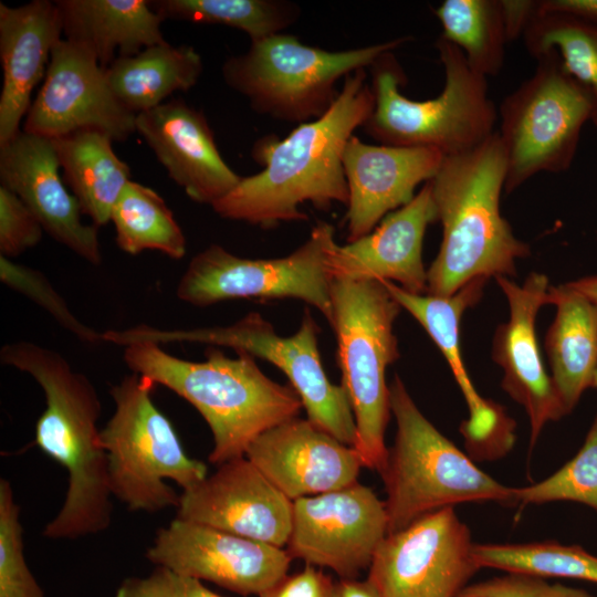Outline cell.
<instances>
[{"label":"cell","instance_id":"cell-1","mask_svg":"<svg viewBox=\"0 0 597 597\" xmlns=\"http://www.w3.org/2000/svg\"><path fill=\"white\" fill-rule=\"evenodd\" d=\"M373 108L366 69L348 74L336 101L322 117L300 124L285 138H260L251 155L264 168L241 177L211 208L223 219L272 228L280 222L307 220L300 210L305 202L320 210L335 202L347 206L343 153Z\"/></svg>","mask_w":597,"mask_h":597},{"label":"cell","instance_id":"cell-2","mask_svg":"<svg viewBox=\"0 0 597 597\" xmlns=\"http://www.w3.org/2000/svg\"><path fill=\"white\" fill-rule=\"evenodd\" d=\"M0 362L29 374L43 389L46 407L35 425V443L69 476L64 502L43 536L76 540L107 530L113 504L94 385L60 353L32 342L3 345Z\"/></svg>","mask_w":597,"mask_h":597},{"label":"cell","instance_id":"cell-3","mask_svg":"<svg viewBox=\"0 0 597 597\" xmlns=\"http://www.w3.org/2000/svg\"><path fill=\"white\" fill-rule=\"evenodd\" d=\"M505 178L498 130L475 148L443 158L429 180L442 241L427 271V294L451 296L474 279L516 274L515 262L530 247L501 214Z\"/></svg>","mask_w":597,"mask_h":597},{"label":"cell","instance_id":"cell-4","mask_svg":"<svg viewBox=\"0 0 597 597\" xmlns=\"http://www.w3.org/2000/svg\"><path fill=\"white\" fill-rule=\"evenodd\" d=\"M205 360H186L155 343L125 347L123 358L135 374L170 389L191 404L209 426L213 448L209 462L245 457L263 432L298 417L303 405L294 388L269 378L244 352L227 356L210 346Z\"/></svg>","mask_w":597,"mask_h":597},{"label":"cell","instance_id":"cell-5","mask_svg":"<svg viewBox=\"0 0 597 597\" xmlns=\"http://www.w3.org/2000/svg\"><path fill=\"white\" fill-rule=\"evenodd\" d=\"M436 49L446 80L434 98L416 101L400 92L406 74L394 51L369 67L374 108L363 126L367 135L383 145L434 148L446 157L475 148L495 132L498 111L486 78L443 36Z\"/></svg>","mask_w":597,"mask_h":597},{"label":"cell","instance_id":"cell-6","mask_svg":"<svg viewBox=\"0 0 597 597\" xmlns=\"http://www.w3.org/2000/svg\"><path fill=\"white\" fill-rule=\"evenodd\" d=\"M395 442L380 475L388 534L439 509L468 502L514 503V488L482 471L420 411L404 381L389 385Z\"/></svg>","mask_w":597,"mask_h":597},{"label":"cell","instance_id":"cell-7","mask_svg":"<svg viewBox=\"0 0 597 597\" xmlns=\"http://www.w3.org/2000/svg\"><path fill=\"white\" fill-rule=\"evenodd\" d=\"M331 298L341 385L356 425L353 448L364 468L380 473L391 415L386 369L399 357L394 324L401 306L379 280H333Z\"/></svg>","mask_w":597,"mask_h":597},{"label":"cell","instance_id":"cell-8","mask_svg":"<svg viewBox=\"0 0 597 597\" xmlns=\"http://www.w3.org/2000/svg\"><path fill=\"white\" fill-rule=\"evenodd\" d=\"M154 386L135 373L112 386L115 410L101 430L112 496L134 512L177 509L180 495L165 480L185 491L208 475L207 465L186 453L174 426L154 404Z\"/></svg>","mask_w":597,"mask_h":597},{"label":"cell","instance_id":"cell-9","mask_svg":"<svg viewBox=\"0 0 597 597\" xmlns=\"http://www.w3.org/2000/svg\"><path fill=\"white\" fill-rule=\"evenodd\" d=\"M401 36L373 45L327 51L303 44L292 34L277 33L251 42L222 65L226 84L244 96L259 114L289 123L322 117L336 101L342 77L370 67L384 53L410 41Z\"/></svg>","mask_w":597,"mask_h":597},{"label":"cell","instance_id":"cell-10","mask_svg":"<svg viewBox=\"0 0 597 597\" xmlns=\"http://www.w3.org/2000/svg\"><path fill=\"white\" fill-rule=\"evenodd\" d=\"M321 328L305 308L300 327L281 336L260 313L251 312L224 326L160 329L146 324L102 333L104 343L128 346L135 343H198L228 347L264 359L279 368L297 392L307 419L341 442L354 447L356 425L342 385L328 379L321 362Z\"/></svg>","mask_w":597,"mask_h":597},{"label":"cell","instance_id":"cell-11","mask_svg":"<svg viewBox=\"0 0 597 597\" xmlns=\"http://www.w3.org/2000/svg\"><path fill=\"white\" fill-rule=\"evenodd\" d=\"M536 61L533 75L505 96L498 113L507 193L536 174L568 170L583 126L594 113L589 94L555 54L546 53Z\"/></svg>","mask_w":597,"mask_h":597},{"label":"cell","instance_id":"cell-12","mask_svg":"<svg viewBox=\"0 0 597 597\" xmlns=\"http://www.w3.org/2000/svg\"><path fill=\"white\" fill-rule=\"evenodd\" d=\"M335 229L321 221L307 240L283 258H240L219 244L198 252L181 275L176 294L198 307L240 298H296L315 307L331 324L333 279L327 261Z\"/></svg>","mask_w":597,"mask_h":597},{"label":"cell","instance_id":"cell-13","mask_svg":"<svg viewBox=\"0 0 597 597\" xmlns=\"http://www.w3.org/2000/svg\"><path fill=\"white\" fill-rule=\"evenodd\" d=\"M474 543L453 506L387 534L367 579L383 597H458L480 569Z\"/></svg>","mask_w":597,"mask_h":597},{"label":"cell","instance_id":"cell-14","mask_svg":"<svg viewBox=\"0 0 597 597\" xmlns=\"http://www.w3.org/2000/svg\"><path fill=\"white\" fill-rule=\"evenodd\" d=\"M388 534L385 502L368 486L344 488L293 501L286 551L292 558L354 579L368 569Z\"/></svg>","mask_w":597,"mask_h":597},{"label":"cell","instance_id":"cell-15","mask_svg":"<svg viewBox=\"0 0 597 597\" xmlns=\"http://www.w3.org/2000/svg\"><path fill=\"white\" fill-rule=\"evenodd\" d=\"M146 558L155 566L259 596L287 575L286 549L175 517L157 531Z\"/></svg>","mask_w":597,"mask_h":597},{"label":"cell","instance_id":"cell-16","mask_svg":"<svg viewBox=\"0 0 597 597\" xmlns=\"http://www.w3.org/2000/svg\"><path fill=\"white\" fill-rule=\"evenodd\" d=\"M135 122L136 115L116 98L96 57L62 39L52 50L43 84L22 130L54 139L94 129L123 142L136 132Z\"/></svg>","mask_w":597,"mask_h":597},{"label":"cell","instance_id":"cell-17","mask_svg":"<svg viewBox=\"0 0 597 597\" xmlns=\"http://www.w3.org/2000/svg\"><path fill=\"white\" fill-rule=\"evenodd\" d=\"M176 517L283 548L291 534L293 501L241 457L182 491Z\"/></svg>","mask_w":597,"mask_h":597},{"label":"cell","instance_id":"cell-18","mask_svg":"<svg viewBox=\"0 0 597 597\" xmlns=\"http://www.w3.org/2000/svg\"><path fill=\"white\" fill-rule=\"evenodd\" d=\"M495 280L509 302L510 316L495 331L492 356L503 369L502 388L527 413L533 447L547 422L567 415L545 370L535 333L538 311L547 304L549 283L537 272L522 285L507 276Z\"/></svg>","mask_w":597,"mask_h":597},{"label":"cell","instance_id":"cell-19","mask_svg":"<svg viewBox=\"0 0 597 597\" xmlns=\"http://www.w3.org/2000/svg\"><path fill=\"white\" fill-rule=\"evenodd\" d=\"M60 172L52 139L21 130L0 146L1 186L25 203L55 241L101 264L98 227L82 222L80 203Z\"/></svg>","mask_w":597,"mask_h":597},{"label":"cell","instance_id":"cell-20","mask_svg":"<svg viewBox=\"0 0 597 597\" xmlns=\"http://www.w3.org/2000/svg\"><path fill=\"white\" fill-rule=\"evenodd\" d=\"M443 154L429 147L370 145L353 135L343 153L348 187L347 241L370 233L439 170Z\"/></svg>","mask_w":597,"mask_h":597},{"label":"cell","instance_id":"cell-21","mask_svg":"<svg viewBox=\"0 0 597 597\" xmlns=\"http://www.w3.org/2000/svg\"><path fill=\"white\" fill-rule=\"evenodd\" d=\"M245 457L292 501L355 483L364 468L353 447L298 417L263 432Z\"/></svg>","mask_w":597,"mask_h":597},{"label":"cell","instance_id":"cell-22","mask_svg":"<svg viewBox=\"0 0 597 597\" xmlns=\"http://www.w3.org/2000/svg\"><path fill=\"white\" fill-rule=\"evenodd\" d=\"M135 126L192 201L212 206L241 180L223 160L203 112L184 100L174 98L137 114Z\"/></svg>","mask_w":597,"mask_h":597},{"label":"cell","instance_id":"cell-23","mask_svg":"<svg viewBox=\"0 0 597 597\" xmlns=\"http://www.w3.org/2000/svg\"><path fill=\"white\" fill-rule=\"evenodd\" d=\"M437 221L430 182L411 201L387 214L368 234L347 244H335L328 254L333 280L390 281L407 292L427 293L422 262L427 227Z\"/></svg>","mask_w":597,"mask_h":597},{"label":"cell","instance_id":"cell-24","mask_svg":"<svg viewBox=\"0 0 597 597\" xmlns=\"http://www.w3.org/2000/svg\"><path fill=\"white\" fill-rule=\"evenodd\" d=\"M488 280L474 279L451 296L415 294L390 281L383 283L401 308L426 329L448 362L470 412L462 430L467 440L480 449H504L513 440V422L502 407L483 399L476 392L464 368L460 349L462 315L480 301Z\"/></svg>","mask_w":597,"mask_h":597},{"label":"cell","instance_id":"cell-25","mask_svg":"<svg viewBox=\"0 0 597 597\" xmlns=\"http://www.w3.org/2000/svg\"><path fill=\"white\" fill-rule=\"evenodd\" d=\"M62 34L55 1L33 0L18 7L0 3V146L22 130L32 92L45 77L52 50Z\"/></svg>","mask_w":597,"mask_h":597},{"label":"cell","instance_id":"cell-26","mask_svg":"<svg viewBox=\"0 0 597 597\" xmlns=\"http://www.w3.org/2000/svg\"><path fill=\"white\" fill-rule=\"evenodd\" d=\"M65 40L92 53L106 69L165 41L164 19L147 0H59Z\"/></svg>","mask_w":597,"mask_h":597},{"label":"cell","instance_id":"cell-27","mask_svg":"<svg viewBox=\"0 0 597 597\" xmlns=\"http://www.w3.org/2000/svg\"><path fill=\"white\" fill-rule=\"evenodd\" d=\"M547 304L556 306L545 336L551 378L569 413L591 386L597 367V306L567 283L549 286Z\"/></svg>","mask_w":597,"mask_h":597},{"label":"cell","instance_id":"cell-28","mask_svg":"<svg viewBox=\"0 0 597 597\" xmlns=\"http://www.w3.org/2000/svg\"><path fill=\"white\" fill-rule=\"evenodd\" d=\"M65 185L82 213L101 227L111 221L115 203L129 179V167L114 151L113 139L94 129L52 139Z\"/></svg>","mask_w":597,"mask_h":597},{"label":"cell","instance_id":"cell-29","mask_svg":"<svg viewBox=\"0 0 597 597\" xmlns=\"http://www.w3.org/2000/svg\"><path fill=\"white\" fill-rule=\"evenodd\" d=\"M202 71V57L195 48L168 42L116 57L105 69L116 98L135 115L161 105L177 91L190 90Z\"/></svg>","mask_w":597,"mask_h":597},{"label":"cell","instance_id":"cell-30","mask_svg":"<svg viewBox=\"0 0 597 597\" xmlns=\"http://www.w3.org/2000/svg\"><path fill=\"white\" fill-rule=\"evenodd\" d=\"M111 221L117 247L132 255L156 250L171 259L187 251L185 234L160 195L130 180L115 203Z\"/></svg>","mask_w":597,"mask_h":597},{"label":"cell","instance_id":"cell-31","mask_svg":"<svg viewBox=\"0 0 597 597\" xmlns=\"http://www.w3.org/2000/svg\"><path fill=\"white\" fill-rule=\"evenodd\" d=\"M446 40L458 46L476 74L495 76L509 42L501 0H446L436 10Z\"/></svg>","mask_w":597,"mask_h":597},{"label":"cell","instance_id":"cell-32","mask_svg":"<svg viewBox=\"0 0 597 597\" xmlns=\"http://www.w3.org/2000/svg\"><path fill=\"white\" fill-rule=\"evenodd\" d=\"M528 53H553L563 69L589 94L597 129V22L562 12H540L524 34Z\"/></svg>","mask_w":597,"mask_h":597},{"label":"cell","instance_id":"cell-33","mask_svg":"<svg viewBox=\"0 0 597 597\" xmlns=\"http://www.w3.org/2000/svg\"><path fill=\"white\" fill-rule=\"evenodd\" d=\"M164 19L199 24H220L245 32L251 42L282 33L301 15L287 0H150Z\"/></svg>","mask_w":597,"mask_h":597},{"label":"cell","instance_id":"cell-34","mask_svg":"<svg viewBox=\"0 0 597 597\" xmlns=\"http://www.w3.org/2000/svg\"><path fill=\"white\" fill-rule=\"evenodd\" d=\"M473 555L480 568L597 583V556L577 545L556 541L474 544Z\"/></svg>","mask_w":597,"mask_h":597},{"label":"cell","instance_id":"cell-35","mask_svg":"<svg viewBox=\"0 0 597 597\" xmlns=\"http://www.w3.org/2000/svg\"><path fill=\"white\" fill-rule=\"evenodd\" d=\"M573 501L597 511V417L577 454L541 482L514 488V503Z\"/></svg>","mask_w":597,"mask_h":597},{"label":"cell","instance_id":"cell-36","mask_svg":"<svg viewBox=\"0 0 597 597\" xmlns=\"http://www.w3.org/2000/svg\"><path fill=\"white\" fill-rule=\"evenodd\" d=\"M20 507L13 489L0 479V597H44L24 557Z\"/></svg>","mask_w":597,"mask_h":597},{"label":"cell","instance_id":"cell-37","mask_svg":"<svg viewBox=\"0 0 597 597\" xmlns=\"http://www.w3.org/2000/svg\"><path fill=\"white\" fill-rule=\"evenodd\" d=\"M0 279L6 285L43 307L61 326L83 343L91 345L104 343L102 333L80 322L40 271L17 264L0 255Z\"/></svg>","mask_w":597,"mask_h":597},{"label":"cell","instance_id":"cell-38","mask_svg":"<svg viewBox=\"0 0 597 597\" xmlns=\"http://www.w3.org/2000/svg\"><path fill=\"white\" fill-rule=\"evenodd\" d=\"M469 584L458 597H595L585 589L549 583L547 578L520 572Z\"/></svg>","mask_w":597,"mask_h":597},{"label":"cell","instance_id":"cell-39","mask_svg":"<svg viewBox=\"0 0 597 597\" xmlns=\"http://www.w3.org/2000/svg\"><path fill=\"white\" fill-rule=\"evenodd\" d=\"M44 229L10 189L0 185V255L11 259L36 245Z\"/></svg>","mask_w":597,"mask_h":597},{"label":"cell","instance_id":"cell-40","mask_svg":"<svg viewBox=\"0 0 597 597\" xmlns=\"http://www.w3.org/2000/svg\"><path fill=\"white\" fill-rule=\"evenodd\" d=\"M115 597H224L201 580L155 566L145 577L130 576L118 586Z\"/></svg>","mask_w":597,"mask_h":597},{"label":"cell","instance_id":"cell-41","mask_svg":"<svg viewBox=\"0 0 597 597\" xmlns=\"http://www.w3.org/2000/svg\"><path fill=\"white\" fill-rule=\"evenodd\" d=\"M335 583L321 569L306 566L293 575H286L258 597H331Z\"/></svg>","mask_w":597,"mask_h":597},{"label":"cell","instance_id":"cell-42","mask_svg":"<svg viewBox=\"0 0 597 597\" xmlns=\"http://www.w3.org/2000/svg\"><path fill=\"white\" fill-rule=\"evenodd\" d=\"M501 8L509 42L523 35L538 14L537 0H501Z\"/></svg>","mask_w":597,"mask_h":597},{"label":"cell","instance_id":"cell-43","mask_svg":"<svg viewBox=\"0 0 597 597\" xmlns=\"http://www.w3.org/2000/svg\"><path fill=\"white\" fill-rule=\"evenodd\" d=\"M540 12H562L597 22V0H540Z\"/></svg>","mask_w":597,"mask_h":597},{"label":"cell","instance_id":"cell-44","mask_svg":"<svg viewBox=\"0 0 597 597\" xmlns=\"http://www.w3.org/2000/svg\"><path fill=\"white\" fill-rule=\"evenodd\" d=\"M331 597H383V595L368 579L354 578L335 583Z\"/></svg>","mask_w":597,"mask_h":597},{"label":"cell","instance_id":"cell-45","mask_svg":"<svg viewBox=\"0 0 597 597\" xmlns=\"http://www.w3.org/2000/svg\"><path fill=\"white\" fill-rule=\"evenodd\" d=\"M567 284L585 295L597 306V276L584 277L577 281L568 282Z\"/></svg>","mask_w":597,"mask_h":597},{"label":"cell","instance_id":"cell-46","mask_svg":"<svg viewBox=\"0 0 597 597\" xmlns=\"http://www.w3.org/2000/svg\"><path fill=\"white\" fill-rule=\"evenodd\" d=\"M591 387L597 389V367L595 369Z\"/></svg>","mask_w":597,"mask_h":597}]
</instances>
